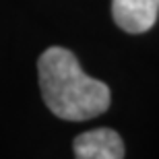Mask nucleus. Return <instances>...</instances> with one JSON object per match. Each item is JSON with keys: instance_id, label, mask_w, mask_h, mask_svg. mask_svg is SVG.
I'll return each mask as SVG.
<instances>
[{"instance_id": "1", "label": "nucleus", "mask_w": 159, "mask_h": 159, "mask_svg": "<svg viewBox=\"0 0 159 159\" xmlns=\"http://www.w3.org/2000/svg\"><path fill=\"white\" fill-rule=\"evenodd\" d=\"M37 75L48 110L62 120L85 122L97 118L112 103L110 87L89 77L66 48H48L37 60Z\"/></svg>"}, {"instance_id": "2", "label": "nucleus", "mask_w": 159, "mask_h": 159, "mask_svg": "<svg viewBox=\"0 0 159 159\" xmlns=\"http://www.w3.org/2000/svg\"><path fill=\"white\" fill-rule=\"evenodd\" d=\"M75 159H124L126 147L122 136L112 128H95L72 141Z\"/></svg>"}, {"instance_id": "3", "label": "nucleus", "mask_w": 159, "mask_h": 159, "mask_svg": "<svg viewBox=\"0 0 159 159\" xmlns=\"http://www.w3.org/2000/svg\"><path fill=\"white\" fill-rule=\"evenodd\" d=\"M159 0H112V17L126 33H145L157 23Z\"/></svg>"}]
</instances>
